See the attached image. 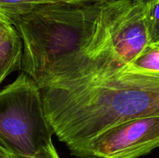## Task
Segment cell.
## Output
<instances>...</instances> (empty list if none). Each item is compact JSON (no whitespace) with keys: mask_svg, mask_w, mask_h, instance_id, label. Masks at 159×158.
Returning a JSON list of instances; mask_svg holds the SVG:
<instances>
[{"mask_svg":"<svg viewBox=\"0 0 159 158\" xmlns=\"http://www.w3.org/2000/svg\"><path fill=\"white\" fill-rule=\"evenodd\" d=\"M133 1H134L135 2L138 3V4L141 5L142 6L145 7V6L152 4V3L158 1V0H133Z\"/></svg>","mask_w":159,"mask_h":158,"instance_id":"13","label":"cell"},{"mask_svg":"<svg viewBox=\"0 0 159 158\" xmlns=\"http://www.w3.org/2000/svg\"><path fill=\"white\" fill-rule=\"evenodd\" d=\"M79 0H0V15L11 23L38 6L58 2H82ZM87 2V1H86Z\"/></svg>","mask_w":159,"mask_h":158,"instance_id":"7","label":"cell"},{"mask_svg":"<svg viewBox=\"0 0 159 158\" xmlns=\"http://www.w3.org/2000/svg\"><path fill=\"white\" fill-rule=\"evenodd\" d=\"M110 22V0H104L94 30L79 49L35 80L53 132L79 158H91L89 146L104 130L159 116V74L129 68L113 48Z\"/></svg>","mask_w":159,"mask_h":158,"instance_id":"1","label":"cell"},{"mask_svg":"<svg viewBox=\"0 0 159 158\" xmlns=\"http://www.w3.org/2000/svg\"><path fill=\"white\" fill-rule=\"evenodd\" d=\"M149 45L159 47V0L144 7Z\"/></svg>","mask_w":159,"mask_h":158,"instance_id":"9","label":"cell"},{"mask_svg":"<svg viewBox=\"0 0 159 158\" xmlns=\"http://www.w3.org/2000/svg\"><path fill=\"white\" fill-rule=\"evenodd\" d=\"M14 158H61L59 156L58 153H57V150H56L55 147L53 144V143H51L46 147L42 148L41 150H39L37 153L33 156H16Z\"/></svg>","mask_w":159,"mask_h":158,"instance_id":"10","label":"cell"},{"mask_svg":"<svg viewBox=\"0 0 159 158\" xmlns=\"http://www.w3.org/2000/svg\"><path fill=\"white\" fill-rule=\"evenodd\" d=\"M15 155L9 152L2 144L0 143V158H14Z\"/></svg>","mask_w":159,"mask_h":158,"instance_id":"12","label":"cell"},{"mask_svg":"<svg viewBox=\"0 0 159 158\" xmlns=\"http://www.w3.org/2000/svg\"><path fill=\"white\" fill-rule=\"evenodd\" d=\"M23 42L16 29L0 39V85L14 71L21 70Z\"/></svg>","mask_w":159,"mask_h":158,"instance_id":"6","label":"cell"},{"mask_svg":"<svg viewBox=\"0 0 159 158\" xmlns=\"http://www.w3.org/2000/svg\"><path fill=\"white\" fill-rule=\"evenodd\" d=\"M128 67L132 70L159 74V47L149 45Z\"/></svg>","mask_w":159,"mask_h":158,"instance_id":"8","label":"cell"},{"mask_svg":"<svg viewBox=\"0 0 159 158\" xmlns=\"http://www.w3.org/2000/svg\"><path fill=\"white\" fill-rule=\"evenodd\" d=\"M110 35L118 56L131 63L149 46L144 6L133 0H110Z\"/></svg>","mask_w":159,"mask_h":158,"instance_id":"5","label":"cell"},{"mask_svg":"<svg viewBox=\"0 0 159 158\" xmlns=\"http://www.w3.org/2000/svg\"><path fill=\"white\" fill-rule=\"evenodd\" d=\"M159 147V116L140 117L104 130L89 146L91 158H138Z\"/></svg>","mask_w":159,"mask_h":158,"instance_id":"4","label":"cell"},{"mask_svg":"<svg viewBox=\"0 0 159 158\" xmlns=\"http://www.w3.org/2000/svg\"><path fill=\"white\" fill-rule=\"evenodd\" d=\"M14 26L9 20L0 15V39L14 29Z\"/></svg>","mask_w":159,"mask_h":158,"instance_id":"11","label":"cell"},{"mask_svg":"<svg viewBox=\"0 0 159 158\" xmlns=\"http://www.w3.org/2000/svg\"><path fill=\"white\" fill-rule=\"evenodd\" d=\"M41 91L22 72L0 90V143L16 156H30L52 143Z\"/></svg>","mask_w":159,"mask_h":158,"instance_id":"3","label":"cell"},{"mask_svg":"<svg viewBox=\"0 0 159 158\" xmlns=\"http://www.w3.org/2000/svg\"><path fill=\"white\" fill-rule=\"evenodd\" d=\"M79 1H83V2H86V1H99V0H79Z\"/></svg>","mask_w":159,"mask_h":158,"instance_id":"14","label":"cell"},{"mask_svg":"<svg viewBox=\"0 0 159 158\" xmlns=\"http://www.w3.org/2000/svg\"><path fill=\"white\" fill-rule=\"evenodd\" d=\"M103 0L38 6L12 24L23 42L21 71L34 81L64 55L75 52L96 27Z\"/></svg>","mask_w":159,"mask_h":158,"instance_id":"2","label":"cell"}]
</instances>
